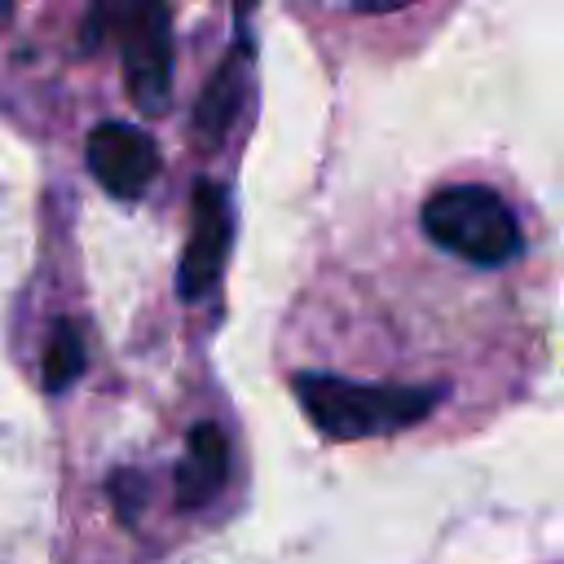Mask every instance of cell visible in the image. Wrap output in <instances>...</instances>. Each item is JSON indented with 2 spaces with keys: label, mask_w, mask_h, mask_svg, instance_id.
I'll return each instance as SVG.
<instances>
[{
  "label": "cell",
  "mask_w": 564,
  "mask_h": 564,
  "mask_svg": "<svg viewBox=\"0 0 564 564\" xmlns=\"http://www.w3.org/2000/svg\"><path fill=\"white\" fill-rule=\"evenodd\" d=\"M304 414L330 441H366L423 423L441 401V383H357L344 375H295Z\"/></svg>",
  "instance_id": "obj_1"
},
{
  "label": "cell",
  "mask_w": 564,
  "mask_h": 564,
  "mask_svg": "<svg viewBox=\"0 0 564 564\" xmlns=\"http://www.w3.org/2000/svg\"><path fill=\"white\" fill-rule=\"evenodd\" d=\"M423 234L467 264H507L520 256L524 234L516 212L485 185H445L423 203Z\"/></svg>",
  "instance_id": "obj_2"
},
{
  "label": "cell",
  "mask_w": 564,
  "mask_h": 564,
  "mask_svg": "<svg viewBox=\"0 0 564 564\" xmlns=\"http://www.w3.org/2000/svg\"><path fill=\"white\" fill-rule=\"evenodd\" d=\"M123 57V79L145 115L167 110L172 97V22L163 0H106Z\"/></svg>",
  "instance_id": "obj_3"
},
{
  "label": "cell",
  "mask_w": 564,
  "mask_h": 564,
  "mask_svg": "<svg viewBox=\"0 0 564 564\" xmlns=\"http://www.w3.org/2000/svg\"><path fill=\"white\" fill-rule=\"evenodd\" d=\"M189 242L181 251V269H176V295L181 300H203L220 269H225V251H229V203L225 189L216 181H198L194 198H189Z\"/></svg>",
  "instance_id": "obj_4"
},
{
  "label": "cell",
  "mask_w": 564,
  "mask_h": 564,
  "mask_svg": "<svg viewBox=\"0 0 564 564\" xmlns=\"http://www.w3.org/2000/svg\"><path fill=\"white\" fill-rule=\"evenodd\" d=\"M84 154H88V172L97 176V185L115 198L145 194V185L159 172V150H154L150 132H141L132 123H119V119L97 123L88 132Z\"/></svg>",
  "instance_id": "obj_5"
},
{
  "label": "cell",
  "mask_w": 564,
  "mask_h": 564,
  "mask_svg": "<svg viewBox=\"0 0 564 564\" xmlns=\"http://www.w3.org/2000/svg\"><path fill=\"white\" fill-rule=\"evenodd\" d=\"M229 476V445L216 423H194L185 436V458L176 463V507L198 511L207 507Z\"/></svg>",
  "instance_id": "obj_6"
},
{
  "label": "cell",
  "mask_w": 564,
  "mask_h": 564,
  "mask_svg": "<svg viewBox=\"0 0 564 564\" xmlns=\"http://www.w3.org/2000/svg\"><path fill=\"white\" fill-rule=\"evenodd\" d=\"M242 88H247V53L238 48L216 66V75L207 79V88H203V97L194 106L189 132H194V141L203 150H216L229 137V123H234V115L242 106Z\"/></svg>",
  "instance_id": "obj_7"
},
{
  "label": "cell",
  "mask_w": 564,
  "mask_h": 564,
  "mask_svg": "<svg viewBox=\"0 0 564 564\" xmlns=\"http://www.w3.org/2000/svg\"><path fill=\"white\" fill-rule=\"evenodd\" d=\"M84 375V339L70 322H62L53 335H48V348H44V366H40V379L48 392H62L66 383H75Z\"/></svg>",
  "instance_id": "obj_8"
},
{
  "label": "cell",
  "mask_w": 564,
  "mask_h": 564,
  "mask_svg": "<svg viewBox=\"0 0 564 564\" xmlns=\"http://www.w3.org/2000/svg\"><path fill=\"white\" fill-rule=\"evenodd\" d=\"M110 494H115V507L123 520H137V507H141V476L137 471H115L110 476Z\"/></svg>",
  "instance_id": "obj_9"
},
{
  "label": "cell",
  "mask_w": 564,
  "mask_h": 564,
  "mask_svg": "<svg viewBox=\"0 0 564 564\" xmlns=\"http://www.w3.org/2000/svg\"><path fill=\"white\" fill-rule=\"evenodd\" d=\"M405 4H414V0H357L361 13H397V9H405Z\"/></svg>",
  "instance_id": "obj_10"
}]
</instances>
